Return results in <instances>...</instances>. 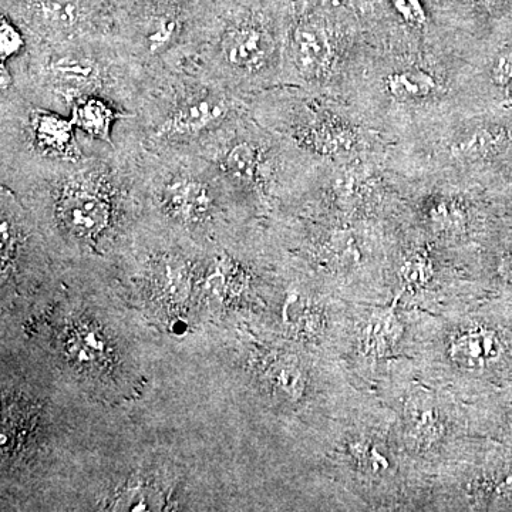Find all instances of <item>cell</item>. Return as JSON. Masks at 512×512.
Here are the masks:
<instances>
[{
    "label": "cell",
    "instance_id": "cell-8",
    "mask_svg": "<svg viewBox=\"0 0 512 512\" xmlns=\"http://www.w3.org/2000/svg\"><path fill=\"white\" fill-rule=\"evenodd\" d=\"M291 137L303 150L322 157L348 156L357 146V134L352 128L326 117L293 124Z\"/></svg>",
    "mask_w": 512,
    "mask_h": 512
},
{
    "label": "cell",
    "instance_id": "cell-4",
    "mask_svg": "<svg viewBox=\"0 0 512 512\" xmlns=\"http://www.w3.org/2000/svg\"><path fill=\"white\" fill-rule=\"evenodd\" d=\"M282 49L274 33L252 16L208 20L195 66L249 101L278 74Z\"/></svg>",
    "mask_w": 512,
    "mask_h": 512
},
{
    "label": "cell",
    "instance_id": "cell-14",
    "mask_svg": "<svg viewBox=\"0 0 512 512\" xmlns=\"http://www.w3.org/2000/svg\"><path fill=\"white\" fill-rule=\"evenodd\" d=\"M28 47V37L22 28L5 12L0 16V62L18 59Z\"/></svg>",
    "mask_w": 512,
    "mask_h": 512
},
{
    "label": "cell",
    "instance_id": "cell-11",
    "mask_svg": "<svg viewBox=\"0 0 512 512\" xmlns=\"http://www.w3.org/2000/svg\"><path fill=\"white\" fill-rule=\"evenodd\" d=\"M386 89L394 100L402 103L427 100L439 90V80L424 69H403L389 74Z\"/></svg>",
    "mask_w": 512,
    "mask_h": 512
},
{
    "label": "cell",
    "instance_id": "cell-20",
    "mask_svg": "<svg viewBox=\"0 0 512 512\" xmlns=\"http://www.w3.org/2000/svg\"><path fill=\"white\" fill-rule=\"evenodd\" d=\"M491 488H493L494 497L500 498V500L512 501V471L497 478Z\"/></svg>",
    "mask_w": 512,
    "mask_h": 512
},
{
    "label": "cell",
    "instance_id": "cell-15",
    "mask_svg": "<svg viewBox=\"0 0 512 512\" xmlns=\"http://www.w3.org/2000/svg\"><path fill=\"white\" fill-rule=\"evenodd\" d=\"M394 12L413 28H424L427 25V12L421 0H389Z\"/></svg>",
    "mask_w": 512,
    "mask_h": 512
},
{
    "label": "cell",
    "instance_id": "cell-12",
    "mask_svg": "<svg viewBox=\"0 0 512 512\" xmlns=\"http://www.w3.org/2000/svg\"><path fill=\"white\" fill-rule=\"evenodd\" d=\"M504 133L495 128H478L457 138L450 146L451 157L461 161H473L494 153L504 143Z\"/></svg>",
    "mask_w": 512,
    "mask_h": 512
},
{
    "label": "cell",
    "instance_id": "cell-2",
    "mask_svg": "<svg viewBox=\"0 0 512 512\" xmlns=\"http://www.w3.org/2000/svg\"><path fill=\"white\" fill-rule=\"evenodd\" d=\"M2 64L12 76L10 89L69 117L74 101L86 96L106 97L124 113L133 114L146 83L113 37L64 43L28 37L25 53Z\"/></svg>",
    "mask_w": 512,
    "mask_h": 512
},
{
    "label": "cell",
    "instance_id": "cell-3",
    "mask_svg": "<svg viewBox=\"0 0 512 512\" xmlns=\"http://www.w3.org/2000/svg\"><path fill=\"white\" fill-rule=\"evenodd\" d=\"M249 113L251 101L190 63L148 79L134 113L114 128L156 153L195 151Z\"/></svg>",
    "mask_w": 512,
    "mask_h": 512
},
{
    "label": "cell",
    "instance_id": "cell-13",
    "mask_svg": "<svg viewBox=\"0 0 512 512\" xmlns=\"http://www.w3.org/2000/svg\"><path fill=\"white\" fill-rule=\"evenodd\" d=\"M410 433L421 446H430L439 440L441 434V421L439 413L429 403L414 400L409 403L407 410Z\"/></svg>",
    "mask_w": 512,
    "mask_h": 512
},
{
    "label": "cell",
    "instance_id": "cell-17",
    "mask_svg": "<svg viewBox=\"0 0 512 512\" xmlns=\"http://www.w3.org/2000/svg\"><path fill=\"white\" fill-rule=\"evenodd\" d=\"M353 456L362 464L363 467L370 468L373 471L384 470L387 467L386 457L379 453L377 448L367 443H357L352 448Z\"/></svg>",
    "mask_w": 512,
    "mask_h": 512
},
{
    "label": "cell",
    "instance_id": "cell-6",
    "mask_svg": "<svg viewBox=\"0 0 512 512\" xmlns=\"http://www.w3.org/2000/svg\"><path fill=\"white\" fill-rule=\"evenodd\" d=\"M25 35L46 43L113 37L114 13L84 0H9L3 6Z\"/></svg>",
    "mask_w": 512,
    "mask_h": 512
},
{
    "label": "cell",
    "instance_id": "cell-22",
    "mask_svg": "<svg viewBox=\"0 0 512 512\" xmlns=\"http://www.w3.org/2000/svg\"><path fill=\"white\" fill-rule=\"evenodd\" d=\"M473 2L480 3V5H490L493 3V0H473Z\"/></svg>",
    "mask_w": 512,
    "mask_h": 512
},
{
    "label": "cell",
    "instance_id": "cell-21",
    "mask_svg": "<svg viewBox=\"0 0 512 512\" xmlns=\"http://www.w3.org/2000/svg\"><path fill=\"white\" fill-rule=\"evenodd\" d=\"M504 274L507 275V278L512 279V258L508 259L503 266Z\"/></svg>",
    "mask_w": 512,
    "mask_h": 512
},
{
    "label": "cell",
    "instance_id": "cell-5",
    "mask_svg": "<svg viewBox=\"0 0 512 512\" xmlns=\"http://www.w3.org/2000/svg\"><path fill=\"white\" fill-rule=\"evenodd\" d=\"M87 146L72 119L16 92H0V160H79Z\"/></svg>",
    "mask_w": 512,
    "mask_h": 512
},
{
    "label": "cell",
    "instance_id": "cell-10",
    "mask_svg": "<svg viewBox=\"0 0 512 512\" xmlns=\"http://www.w3.org/2000/svg\"><path fill=\"white\" fill-rule=\"evenodd\" d=\"M497 333L487 329L470 330L451 343L450 357L463 369H483L501 355Z\"/></svg>",
    "mask_w": 512,
    "mask_h": 512
},
{
    "label": "cell",
    "instance_id": "cell-18",
    "mask_svg": "<svg viewBox=\"0 0 512 512\" xmlns=\"http://www.w3.org/2000/svg\"><path fill=\"white\" fill-rule=\"evenodd\" d=\"M491 74L498 86L512 89V46L495 57Z\"/></svg>",
    "mask_w": 512,
    "mask_h": 512
},
{
    "label": "cell",
    "instance_id": "cell-16",
    "mask_svg": "<svg viewBox=\"0 0 512 512\" xmlns=\"http://www.w3.org/2000/svg\"><path fill=\"white\" fill-rule=\"evenodd\" d=\"M431 222L439 227H453L461 220L460 210L450 201H437L429 210Z\"/></svg>",
    "mask_w": 512,
    "mask_h": 512
},
{
    "label": "cell",
    "instance_id": "cell-19",
    "mask_svg": "<svg viewBox=\"0 0 512 512\" xmlns=\"http://www.w3.org/2000/svg\"><path fill=\"white\" fill-rule=\"evenodd\" d=\"M403 272L407 281L413 282V284H419V282L424 281V278H427V275H429V261H427L424 255L414 254L404 262Z\"/></svg>",
    "mask_w": 512,
    "mask_h": 512
},
{
    "label": "cell",
    "instance_id": "cell-9",
    "mask_svg": "<svg viewBox=\"0 0 512 512\" xmlns=\"http://www.w3.org/2000/svg\"><path fill=\"white\" fill-rule=\"evenodd\" d=\"M127 116L117 104L101 96L80 97L70 107V119L77 131L111 146L114 127Z\"/></svg>",
    "mask_w": 512,
    "mask_h": 512
},
{
    "label": "cell",
    "instance_id": "cell-7",
    "mask_svg": "<svg viewBox=\"0 0 512 512\" xmlns=\"http://www.w3.org/2000/svg\"><path fill=\"white\" fill-rule=\"evenodd\" d=\"M335 60V47L325 23L316 18H302L289 32L285 62L303 82L326 79Z\"/></svg>",
    "mask_w": 512,
    "mask_h": 512
},
{
    "label": "cell",
    "instance_id": "cell-1",
    "mask_svg": "<svg viewBox=\"0 0 512 512\" xmlns=\"http://www.w3.org/2000/svg\"><path fill=\"white\" fill-rule=\"evenodd\" d=\"M82 137L87 153L79 160L0 161L2 184L28 208L50 251L72 258L124 254L146 210L133 150Z\"/></svg>",
    "mask_w": 512,
    "mask_h": 512
}]
</instances>
